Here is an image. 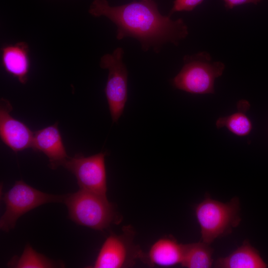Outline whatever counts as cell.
<instances>
[{
  "instance_id": "cell-8",
  "label": "cell",
  "mask_w": 268,
  "mask_h": 268,
  "mask_svg": "<svg viewBox=\"0 0 268 268\" xmlns=\"http://www.w3.org/2000/svg\"><path fill=\"white\" fill-rule=\"evenodd\" d=\"M132 231L121 235L111 234L105 241L93 265L94 268H121L134 264L142 254L132 244Z\"/></svg>"
},
{
  "instance_id": "cell-15",
  "label": "cell",
  "mask_w": 268,
  "mask_h": 268,
  "mask_svg": "<svg viewBox=\"0 0 268 268\" xmlns=\"http://www.w3.org/2000/svg\"><path fill=\"white\" fill-rule=\"evenodd\" d=\"M213 250L203 242L184 245L181 265L187 268H209L213 264Z\"/></svg>"
},
{
  "instance_id": "cell-9",
  "label": "cell",
  "mask_w": 268,
  "mask_h": 268,
  "mask_svg": "<svg viewBox=\"0 0 268 268\" xmlns=\"http://www.w3.org/2000/svg\"><path fill=\"white\" fill-rule=\"evenodd\" d=\"M0 102V136L2 142L15 152L31 148L34 133L11 115L12 107L7 100L1 98Z\"/></svg>"
},
{
  "instance_id": "cell-3",
  "label": "cell",
  "mask_w": 268,
  "mask_h": 268,
  "mask_svg": "<svg viewBox=\"0 0 268 268\" xmlns=\"http://www.w3.org/2000/svg\"><path fill=\"white\" fill-rule=\"evenodd\" d=\"M64 202L70 219L79 225L102 230L118 222L114 206L106 196L80 189L65 196Z\"/></svg>"
},
{
  "instance_id": "cell-16",
  "label": "cell",
  "mask_w": 268,
  "mask_h": 268,
  "mask_svg": "<svg viewBox=\"0 0 268 268\" xmlns=\"http://www.w3.org/2000/svg\"><path fill=\"white\" fill-rule=\"evenodd\" d=\"M10 263L11 267L18 268H47L57 266L55 262L37 253L30 245L25 247L20 257Z\"/></svg>"
},
{
  "instance_id": "cell-14",
  "label": "cell",
  "mask_w": 268,
  "mask_h": 268,
  "mask_svg": "<svg viewBox=\"0 0 268 268\" xmlns=\"http://www.w3.org/2000/svg\"><path fill=\"white\" fill-rule=\"evenodd\" d=\"M237 106L236 112L219 118L216 122V126L218 129L225 127L237 136H246L250 134L253 127L251 121L246 115L250 104L248 101L242 99L238 102Z\"/></svg>"
},
{
  "instance_id": "cell-12",
  "label": "cell",
  "mask_w": 268,
  "mask_h": 268,
  "mask_svg": "<svg viewBox=\"0 0 268 268\" xmlns=\"http://www.w3.org/2000/svg\"><path fill=\"white\" fill-rule=\"evenodd\" d=\"M183 251V244L173 238H162L151 246L145 257L153 266L172 267L181 264Z\"/></svg>"
},
{
  "instance_id": "cell-2",
  "label": "cell",
  "mask_w": 268,
  "mask_h": 268,
  "mask_svg": "<svg viewBox=\"0 0 268 268\" xmlns=\"http://www.w3.org/2000/svg\"><path fill=\"white\" fill-rule=\"evenodd\" d=\"M180 72L172 79L177 89L195 94L214 93V81L225 68L221 62H213L209 53L186 55Z\"/></svg>"
},
{
  "instance_id": "cell-10",
  "label": "cell",
  "mask_w": 268,
  "mask_h": 268,
  "mask_svg": "<svg viewBox=\"0 0 268 268\" xmlns=\"http://www.w3.org/2000/svg\"><path fill=\"white\" fill-rule=\"evenodd\" d=\"M58 123L34 132L31 148L43 152L49 159L50 166L53 169L64 163L69 158L59 131Z\"/></svg>"
},
{
  "instance_id": "cell-18",
  "label": "cell",
  "mask_w": 268,
  "mask_h": 268,
  "mask_svg": "<svg viewBox=\"0 0 268 268\" xmlns=\"http://www.w3.org/2000/svg\"><path fill=\"white\" fill-rule=\"evenodd\" d=\"M262 0H223L224 5L227 9H232L236 6L246 3L258 4Z\"/></svg>"
},
{
  "instance_id": "cell-19",
  "label": "cell",
  "mask_w": 268,
  "mask_h": 268,
  "mask_svg": "<svg viewBox=\"0 0 268 268\" xmlns=\"http://www.w3.org/2000/svg\"></svg>"
},
{
  "instance_id": "cell-1",
  "label": "cell",
  "mask_w": 268,
  "mask_h": 268,
  "mask_svg": "<svg viewBox=\"0 0 268 268\" xmlns=\"http://www.w3.org/2000/svg\"><path fill=\"white\" fill-rule=\"evenodd\" d=\"M89 12L95 17L104 16L117 27L116 38H133L139 42L142 50L153 49L158 53L167 43L178 45L189 34L182 18L173 20L162 15L153 0L134 1L111 6L107 0H94Z\"/></svg>"
},
{
  "instance_id": "cell-11",
  "label": "cell",
  "mask_w": 268,
  "mask_h": 268,
  "mask_svg": "<svg viewBox=\"0 0 268 268\" xmlns=\"http://www.w3.org/2000/svg\"><path fill=\"white\" fill-rule=\"evenodd\" d=\"M1 59L5 71L25 84L28 79L30 60L28 45L23 42L3 46L1 49Z\"/></svg>"
},
{
  "instance_id": "cell-6",
  "label": "cell",
  "mask_w": 268,
  "mask_h": 268,
  "mask_svg": "<svg viewBox=\"0 0 268 268\" xmlns=\"http://www.w3.org/2000/svg\"><path fill=\"white\" fill-rule=\"evenodd\" d=\"M124 54L123 48L118 47L112 54L102 56L100 62L101 67L108 70L105 92L114 123L122 115L128 98V72L123 62Z\"/></svg>"
},
{
  "instance_id": "cell-5",
  "label": "cell",
  "mask_w": 268,
  "mask_h": 268,
  "mask_svg": "<svg viewBox=\"0 0 268 268\" xmlns=\"http://www.w3.org/2000/svg\"><path fill=\"white\" fill-rule=\"evenodd\" d=\"M65 196L49 194L40 191L22 180L16 181L2 197L5 210L0 217V227L8 231L17 219L29 211L49 202H64Z\"/></svg>"
},
{
  "instance_id": "cell-7",
  "label": "cell",
  "mask_w": 268,
  "mask_h": 268,
  "mask_svg": "<svg viewBox=\"0 0 268 268\" xmlns=\"http://www.w3.org/2000/svg\"><path fill=\"white\" fill-rule=\"evenodd\" d=\"M107 151L85 157L76 154L64 163L75 176L80 189L106 196L107 190L105 158Z\"/></svg>"
},
{
  "instance_id": "cell-13",
  "label": "cell",
  "mask_w": 268,
  "mask_h": 268,
  "mask_svg": "<svg viewBox=\"0 0 268 268\" xmlns=\"http://www.w3.org/2000/svg\"><path fill=\"white\" fill-rule=\"evenodd\" d=\"M214 266L218 268H265L268 265L259 251L245 241L228 256L218 259Z\"/></svg>"
},
{
  "instance_id": "cell-17",
  "label": "cell",
  "mask_w": 268,
  "mask_h": 268,
  "mask_svg": "<svg viewBox=\"0 0 268 268\" xmlns=\"http://www.w3.org/2000/svg\"><path fill=\"white\" fill-rule=\"evenodd\" d=\"M203 1V0H175L168 16L170 17L174 12L178 11H192Z\"/></svg>"
},
{
  "instance_id": "cell-4",
  "label": "cell",
  "mask_w": 268,
  "mask_h": 268,
  "mask_svg": "<svg viewBox=\"0 0 268 268\" xmlns=\"http://www.w3.org/2000/svg\"><path fill=\"white\" fill-rule=\"evenodd\" d=\"M239 201L236 198L224 203L206 197L195 207L202 241L210 244L216 239L230 233L238 225Z\"/></svg>"
}]
</instances>
